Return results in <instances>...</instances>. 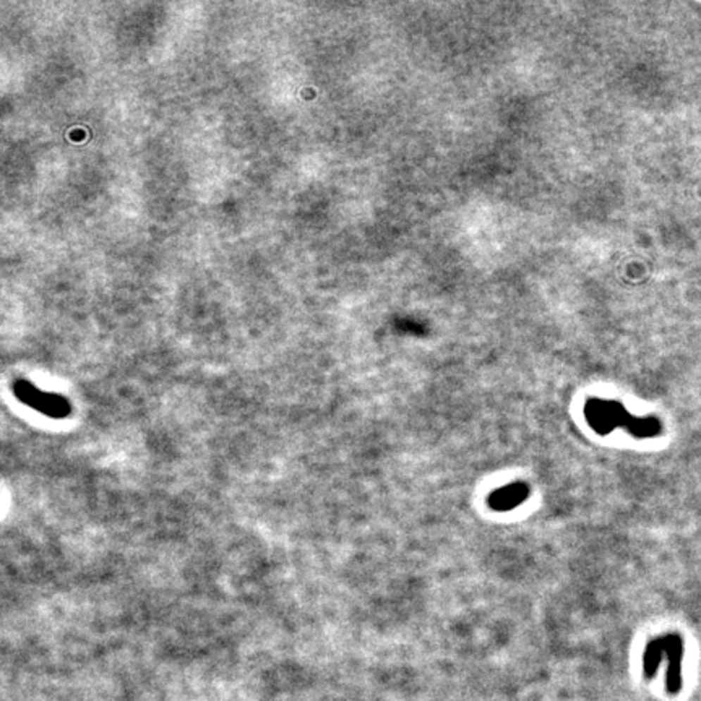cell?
Wrapping results in <instances>:
<instances>
[{
    "instance_id": "obj_1",
    "label": "cell",
    "mask_w": 701,
    "mask_h": 701,
    "mask_svg": "<svg viewBox=\"0 0 701 701\" xmlns=\"http://www.w3.org/2000/svg\"><path fill=\"white\" fill-rule=\"evenodd\" d=\"M588 426L597 435H609L615 429H625L635 438H656L664 432V424L657 416L636 417L622 403L614 399L590 398L583 409Z\"/></svg>"
},
{
    "instance_id": "obj_2",
    "label": "cell",
    "mask_w": 701,
    "mask_h": 701,
    "mask_svg": "<svg viewBox=\"0 0 701 701\" xmlns=\"http://www.w3.org/2000/svg\"><path fill=\"white\" fill-rule=\"evenodd\" d=\"M664 655L669 661L666 688L671 695H677L682 688V657H683V640L678 633H666Z\"/></svg>"
},
{
    "instance_id": "obj_4",
    "label": "cell",
    "mask_w": 701,
    "mask_h": 701,
    "mask_svg": "<svg viewBox=\"0 0 701 701\" xmlns=\"http://www.w3.org/2000/svg\"><path fill=\"white\" fill-rule=\"evenodd\" d=\"M664 656V640H662V636H656V638L647 641L643 655V672L646 678H652L656 676Z\"/></svg>"
},
{
    "instance_id": "obj_3",
    "label": "cell",
    "mask_w": 701,
    "mask_h": 701,
    "mask_svg": "<svg viewBox=\"0 0 701 701\" xmlns=\"http://www.w3.org/2000/svg\"><path fill=\"white\" fill-rule=\"evenodd\" d=\"M529 495H531V487H529V484L523 483V480H516V483L507 484L490 492L489 497H487V505L499 513L511 511L516 507L523 505L529 499Z\"/></svg>"
}]
</instances>
